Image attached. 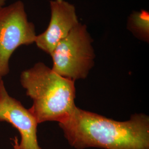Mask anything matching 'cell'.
Returning a JSON list of instances; mask_svg holds the SVG:
<instances>
[{
    "label": "cell",
    "instance_id": "1",
    "mask_svg": "<svg viewBox=\"0 0 149 149\" xmlns=\"http://www.w3.org/2000/svg\"><path fill=\"white\" fill-rule=\"evenodd\" d=\"M59 125L74 149H149V117L143 113L120 122L76 107Z\"/></svg>",
    "mask_w": 149,
    "mask_h": 149
},
{
    "label": "cell",
    "instance_id": "2",
    "mask_svg": "<svg viewBox=\"0 0 149 149\" xmlns=\"http://www.w3.org/2000/svg\"><path fill=\"white\" fill-rule=\"evenodd\" d=\"M20 81L33 101L29 110L38 124L63 122L76 107L74 81L56 74L43 63L39 62L23 71Z\"/></svg>",
    "mask_w": 149,
    "mask_h": 149
},
{
    "label": "cell",
    "instance_id": "3",
    "mask_svg": "<svg viewBox=\"0 0 149 149\" xmlns=\"http://www.w3.org/2000/svg\"><path fill=\"white\" fill-rule=\"evenodd\" d=\"M92 43L87 26L80 23L58 44L50 55L52 69L74 81L85 79L95 65L96 56Z\"/></svg>",
    "mask_w": 149,
    "mask_h": 149
},
{
    "label": "cell",
    "instance_id": "4",
    "mask_svg": "<svg viewBox=\"0 0 149 149\" xmlns=\"http://www.w3.org/2000/svg\"><path fill=\"white\" fill-rule=\"evenodd\" d=\"M37 36L21 1L0 8V76L9 73L10 60L16 49L35 43Z\"/></svg>",
    "mask_w": 149,
    "mask_h": 149
},
{
    "label": "cell",
    "instance_id": "5",
    "mask_svg": "<svg viewBox=\"0 0 149 149\" xmlns=\"http://www.w3.org/2000/svg\"><path fill=\"white\" fill-rule=\"evenodd\" d=\"M0 122L9 123L21 135L20 149H42L38 144L36 118L22 104L9 95L3 80L0 81Z\"/></svg>",
    "mask_w": 149,
    "mask_h": 149
},
{
    "label": "cell",
    "instance_id": "6",
    "mask_svg": "<svg viewBox=\"0 0 149 149\" xmlns=\"http://www.w3.org/2000/svg\"><path fill=\"white\" fill-rule=\"evenodd\" d=\"M51 18L46 30L37 36L35 43L40 49L51 55L58 44L80 22L74 6L65 0L50 1Z\"/></svg>",
    "mask_w": 149,
    "mask_h": 149
},
{
    "label": "cell",
    "instance_id": "7",
    "mask_svg": "<svg viewBox=\"0 0 149 149\" xmlns=\"http://www.w3.org/2000/svg\"><path fill=\"white\" fill-rule=\"evenodd\" d=\"M127 27L129 31L139 39L149 42V12L141 10L132 13L128 18Z\"/></svg>",
    "mask_w": 149,
    "mask_h": 149
},
{
    "label": "cell",
    "instance_id": "8",
    "mask_svg": "<svg viewBox=\"0 0 149 149\" xmlns=\"http://www.w3.org/2000/svg\"><path fill=\"white\" fill-rule=\"evenodd\" d=\"M12 145L13 146V149H20L19 148V141L17 136H15L12 139Z\"/></svg>",
    "mask_w": 149,
    "mask_h": 149
},
{
    "label": "cell",
    "instance_id": "9",
    "mask_svg": "<svg viewBox=\"0 0 149 149\" xmlns=\"http://www.w3.org/2000/svg\"><path fill=\"white\" fill-rule=\"evenodd\" d=\"M6 0H0V8L3 7L5 5Z\"/></svg>",
    "mask_w": 149,
    "mask_h": 149
},
{
    "label": "cell",
    "instance_id": "10",
    "mask_svg": "<svg viewBox=\"0 0 149 149\" xmlns=\"http://www.w3.org/2000/svg\"><path fill=\"white\" fill-rule=\"evenodd\" d=\"M2 80V77L1 76H0V81Z\"/></svg>",
    "mask_w": 149,
    "mask_h": 149
}]
</instances>
